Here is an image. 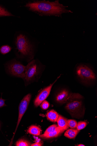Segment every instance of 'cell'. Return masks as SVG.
Instances as JSON below:
<instances>
[{
    "label": "cell",
    "mask_w": 97,
    "mask_h": 146,
    "mask_svg": "<svg viewBox=\"0 0 97 146\" xmlns=\"http://www.w3.org/2000/svg\"><path fill=\"white\" fill-rule=\"evenodd\" d=\"M25 6L29 10L41 16L60 17L63 14L73 13L67 9L68 6L61 4L59 0L54 2L35 1L27 3Z\"/></svg>",
    "instance_id": "1"
},
{
    "label": "cell",
    "mask_w": 97,
    "mask_h": 146,
    "mask_svg": "<svg viewBox=\"0 0 97 146\" xmlns=\"http://www.w3.org/2000/svg\"><path fill=\"white\" fill-rule=\"evenodd\" d=\"M16 36L15 44L20 56L23 58H28L31 60L33 58L32 45L25 35L20 34Z\"/></svg>",
    "instance_id": "2"
},
{
    "label": "cell",
    "mask_w": 97,
    "mask_h": 146,
    "mask_svg": "<svg viewBox=\"0 0 97 146\" xmlns=\"http://www.w3.org/2000/svg\"><path fill=\"white\" fill-rule=\"evenodd\" d=\"M76 72L77 76L86 83L92 82L96 79V75L92 70L85 64L79 65L77 68Z\"/></svg>",
    "instance_id": "3"
},
{
    "label": "cell",
    "mask_w": 97,
    "mask_h": 146,
    "mask_svg": "<svg viewBox=\"0 0 97 146\" xmlns=\"http://www.w3.org/2000/svg\"><path fill=\"white\" fill-rule=\"evenodd\" d=\"M82 96L78 94H73L67 102L65 109L72 113L77 112L81 109Z\"/></svg>",
    "instance_id": "4"
},
{
    "label": "cell",
    "mask_w": 97,
    "mask_h": 146,
    "mask_svg": "<svg viewBox=\"0 0 97 146\" xmlns=\"http://www.w3.org/2000/svg\"><path fill=\"white\" fill-rule=\"evenodd\" d=\"M8 70L12 75L24 79L27 65L25 66L16 60H12L8 65Z\"/></svg>",
    "instance_id": "5"
},
{
    "label": "cell",
    "mask_w": 97,
    "mask_h": 146,
    "mask_svg": "<svg viewBox=\"0 0 97 146\" xmlns=\"http://www.w3.org/2000/svg\"><path fill=\"white\" fill-rule=\"evenodd\" d=\"M40 71V64L36 60H33L27 65L24 79L27 82L31 81L39 74Z\"/></svg>",
    "instance_id": "6"
},
{
    "label": "cell",
    "mask_w": 97,
    "mask_h": 146,
    "mask_svg": "<svg viewBox=\"0 0 97 146\" xmlns=\"http://www.w3.org/2000/svg\"><path fill=\"white\" fill-rule=\"evenodd\" d=\"M31 96V95L30 94H27L23 98L19 104L18 121L14 134L11 140V143H12L21 119L28 108Z\"/></svg>",
    "instance_id": "7"
},
{
    "label": "cell",
    "mask_w": 97,
    "mask_h": 146,
    "mask_svg": "<svg viewBox=\"0 0 97 146\" xmlns=\"http://www.w3.org/2000/svg\"><path fill=\"white\" fill-rule=\"evenodd\" d=\"M60 76L57 78L56 81L53 84L45 88L40 93L36 98L34 102V105L35 107H38L42 102L47 99L50 94L53 85L60 78Z\"/></svg>",
    "instance_id": "8"
},
{
    "label": "cell",
    "mask_w": 97,
    "mask_h": 146,
    "mask_svg": "<svg viewBox=\"0 0 97 146\" xmlns=\"http://www.w3.org/2000/svg\"><path fill=\"white\" fill-rule=\"evenodd\" d=\"M72 94L66 90H62L56 96V101L58 103L61 104L66 103L70 98Z\"/></svg>",
    "instance_id": "9"
},
{
    "label": "cell",
    "mask_w": 97,
    "mask_h": 146,
    "mask_svg": "<svg viewBox=\"0 0 97 146\" xmlns=\"http://www.w3.org/2000/svg\"><path fill=\"white\" fill-rule=\"evenodd\" d=\"M57 122L58 127L63 131L67 129L69 127L67 119L61 115H59Z\"/></svg>",
    "instance_id": "10"
},
{
    "label": "cell",
    "mask_w": 97,
    "mask_h": 146,
    "mask_svg": "<svg viewBox=\"0 0 97 146\" xmlns=\"http://www.w3.org/2000/svg\"><path fill=\"white\" fill-rule=\"evenodd\" d=\"M79 131L77 129H69L65 131L64 136L69 139H73L75 138Z\"/></svg>",
    "instance_id": "11"
},
{
    "label": "cell",
    "mask_w": 97,
    "mask_h": 146,
    "mask_svg": "<svg viewBox=\"0 0 97 146\" xmlns=\"http://www.w3.org/2000/svg\"><path fill=\"white\" fill-rule=\"evenodd\" d=\"M59 115L56 111L51 110L46 114V116L48 120L53 122H57Z\"/></svg>",
    "instance_id": "12"
},
{
    "label": "cell",
    "mask_w": 97,
    "mask_h": 146,
    "mask_svg": "<svg viewBox=\"0 0 97 146\" xmlns=\"http://www.w3.org/2000/svg\"><path fill=\"white\" fill-rule=\"evenodd\" d=\"M41 131V130L40 127L35 125L30 126L27 130L28 133L36 136H40Z\"/></svg>",
    "instance_id": "13"
},
{
    "label": "cell",
    "mask_w": 97,
    "mask_h": 146,
    "mask_svg": "<svg viewBox=\"0 0 97 146\" xmlns=\"http://www.w3.org/2000/svg\"><path fill=\"white\" fill-rule=\"evenodd\" d=\"M64 131L62 130L59 127L58 129L44 136H40V137L42 138L48 139L54 137H56L58 136Z\"/></svg>",
    "instance_id": "14"
},
{
    "label": "cell",
    "mask_w": 97,
    "mask_h": 146,
    "mask_svg": "<svg viewBox=\"0 0 97 146\" xmlns=\"http://www.w3.org/2000/svg\"><path fill=\"white\" fill-rule=\"evenodd\" d=\"M6 9L0 5V17L14 16Z\"/></svg>",
    "instance_id": "15"
},
{
    "label": "cell",
    "mask_w": 97,
    "mask_h": 146,
    "mask_svg": "<svg viewBox=\"0 0 97 146\" xmlns=\"http://www.w3.org/2000/svg\"><path fill=\"white\" fill-rule=\"evenodd\" d=\"M31 144L29 141L24 139H20L16 143V146H29Z\"/></svg>",
    "instance_id": "16"
},
{
    "label": "cell",
    "mask_w": 97,
    "mask_h": 146,
    "mask_svg": "<svg viewBox=\"0 0 97 146\" xmlns=\"http://www.w3.org/2000/svg\"><path fill=\"white\" fill-rule=\"evenodd\" d=\"M59 127L58 126L56 125H53L47 129L44 134L41 135V136H44L46 135L51 132L54 131L56 130Z\"/></svg>",
    "instance_id": "17"
},
{
    "label": "cell",
    "mask_w": 97,
    "mask_h": 146,
    "mask_svg": "<svg viewBox=\"0 0 97 146\" xmlns=\"http://www.w3.org/2000/svg\"><path fill=\"white\" fill-rule=\"evenodd\" d=\"M11 50V48L8 45H4L0 48V52L3 55H5L9 52Z\"/></svg>",
    "instance_id": "18"
},
{
    "label": "cell",
    "mask_w": 97,
    "mask_h": 146,
    "mask_svg": "<svg viewBox=\"0 0 97 146\" xmlns=\"http://www.w3.org/2000/svg\"><path fill=\"white\" fill-rule=\"evenodd\" d=\"M67 122L68 127L71 129H75L76 128L77 123L76 121L69 119L67 120Z\"/></svg>",
    "instance_id": "19"
},
{
    "label": "cell",
    "mask_w": 97,
    "mask_h": 146,
    "mask_svg": "<svg viewBox=\"0 0 97 146\" xmlns=\"http://www.w3.org/2000/svg\"><path fill=\"white\" fill-rule=\"evenodd\" d=\"M87 125L86 122L84 121H80L77 123L76 127L77 129L80 131L84 128Z\"/></svg>",
    "instance_id": "20"
},
{
    "label": "cell",
    "mask_w": 97,
    "mask_h": 146,
    "mask_svg": "<svg viewBox=\"0 0 97 146\" xmlns=\"http://www.w3.org/2000/svg\"><path fill=\"white\" fill-rule=\"evenodd\" d=\"M40 107L41 108L44 110H46L48 108L49 106V103L46 101L45 100L40 104Z\"/></svg>",
    "instance_id": "21"
},
{
    "label": "cell",
    "mask_w": 97,
    "mask_h": 146,
    "mask_svg": "<svg viewBox=\"0 0 97 146\" xmlns=\"http://www.w3.org/2000/svg\"><path fill=\"white\" fill-rule=\"evenodd\" d=\"M2 94L1 95V97L0 98V108L5 107L7 105L5 104V102L6 100H4L2 98Z\"/></svg>",
    "instance_id": "22"
},
{
    "label": "cell",
    "mask_w": 97,
    "mask_h": 146,
    "mask_svg": "<svg viewBox=\"0 0 97 146\" xmlns=\"http://www.w3.org/2000/svg\"><path fill=\"white\" fill-rule=\"evenodd\" d=\"M43 143L41 142H37L31 145L32 146H41L43 145Z\"/></svg>",
    "instance_id": "23"
},
{
    "label": "cell",
    "mask_w": 97,
    "mask_h": 146,
    "mask_svg": "<svg viewBox=\"0 0 97 146\" xmlns=\"http://www.w3.org/2000/svg\"><path fill=\"white\" fill-rule=\"evenodd\" d=\"M77 146H85V145H84L82 144H80L78 145Z\"/></svg>",
    "instance_id": "24"
},
{
    "label": "cell",
    "mask_w": 97,
    "mask_h": 146,
    "mask_svg": "<svg viewBox=\"0 0 97 146\" xmlns=\"http://www.w3.org/2000/svg\"><path fill=\"white\" fill-rule=\"evenodd\" d=\"M1 128V123H0V129Z\"/></svg>",
    "instance_id": "25"
}]
</instances>
